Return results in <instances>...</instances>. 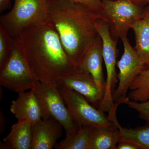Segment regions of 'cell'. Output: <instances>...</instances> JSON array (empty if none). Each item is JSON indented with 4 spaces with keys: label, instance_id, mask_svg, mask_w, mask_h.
<instances>
[{
    "label": "cell",
    "instance_id": "22",
    "mask_svg": "<svg viewBox=\"0 0 149 149\" xmlns=\"http://www.w3.org/2000/svg\"><path fill=\"white\" fill-rule=\"evenodd\" d=\"M88 7L92 10L100 13L101 10L102 0H72Z\"/></svg>",
    "mask_w": 149,
    "mask_h": 149
},
{
    "label": "cell",
    "instance_id": "5",
    "mask_svg": "<svg viewBox=\"0 0 149 149\" xmlns=\"http://www.w3.org/2000/svg\"><path fill=\"white\" fill-rule=\"evenodd\" d=\"M100 14L107 22L111 37L118 41L127 36L133 22L143 16L146 8L131 0H102Z\"/></svg>",
    "mask_w": 149,
    "mask_h": 149
},
{
    "label": "cell",
    "instance_id": "23",
    "mask_svg": "<svg viewBox=\"0 0 149 149\" xmlns=\"http://www.w3.org/2000/svg\"><path fill=\"white\" fill-rule=\"evenodd\" d=\"M116 149H141L135 144L128 142H120L118 144Z\"/></svg>",
    "mask_w": 149,
    "mask_h": 149
},
{
    "label": "cell",
    "instance_id": "25",
    "mask_svg": "<svg viewBox=\"0 0 149 149\" xmlns=\"http://www.w3.org/2000/svg\"><path fill=\"white\" fill-rule=\"evenodd\" d=\"M135 3L137 4L138 5L142 7H145V6L148 3V0H131Z\"/></svg>",
    "mask_w": 149,
    "mask_h": 149
},
{
    "label": "cell",
    "instance_id": "1",
    "mask_svg": "<svg viewBox=\"0 0 149 149\" xmlns=\"http://www.w3.org/2000/svg\"><path fill=\"white\" fill-rule=\"evenodd\" d=\"M14 43L37 81L57 85L78 70L48 19L27 27Z\"/></svg>",
    "mask_w": 149,
    "mask_h": 149
},
{
    "label": "cell",
    "instance_id": "26",
    "mask_svg": "<svg viewBox=\"0 0 149 149\" xmlns=\"http://www.w3.org/2000/svg\"><path fill=\"white\" fill-rule=\"evenodd\" d=\"M148 3L149 4V0H148Z\"/></svg>",
    "mask_w": 149,
    "mask_h": 149
},
{
    "label": "cell",
    "instance_id": "10",
    "mask_svg": "<svg viewBox=\"0 0 149 149\" xmlns=\"http://www.w3.org/2000/svg\"><path fill=\"white\" fill-rule=\"evenodd\" d=\"M102 43L98 34L83 54L77 64L78 69L89 72L95 81L102 100L105 88L103 71Z\"/></svg>",
    "mask_w": 149,
    "mask_h": 149
},
{
    "label": "cell",
    "instance_id": "13",
    "mask_svg": "<svg viewBox=\"0 0 149 149\" xmlns=\"http://www.w3.org/2000/svg\"><path fill=\"white\" fill-rule=\"evenodd\" d=\"M63 128L54 118H42L32 125V149H52L61 136Z\"/></svg>",
    "mask_w": 149,
    "mask_h": 149
},
{
    "label": "cell",
    "instance_id": "4",
    "mask_svg": "<svg viewBox=\"0 0 149 149\" xmlns=\"http://www.w3.org/2000/svg\"><path fill=\"white\" fill-rule=\"evenodd\" d=\"M32 90L40 104L42 118H54L58 121L64 129L66 138L74 134L79 125L72 117L57 85L37 81Z\"/></svg>",
    "mask_w": 149,
    "mask_h": 149
},
{
    "label": "cell",
    "instance_id": "6",
    "mask_svg": "<svg viewBox=\"0 0 149 149\" xmlns=\"http://www.w3.org/2000/svg\"><path fill=\"white\" fill-rule=\"evenodd\" d=\"M95 27L97 33L101 38L103 58L107 72L104 93L98 109L104 112H109L114 104L113 94L115 86L118 81L116 71L118 55V41L111 37L109 24L103 19H98Z\"/></svg>",
    "mask_w": 149,
    "mask_h": 149
},
{
    "label": "cell",
    "instance_id": "11",
    "mask_svg": "<svg viewBox=\"0 0 149 149\" xmlns=\"http://www.w3.org/2000/svg\"><path fill=\"white\" fill-rule=\"evenodd\" d=\"M10 110L19 122L33 125L42 118L40 104L32 90L18 93L17 98L11 102Z\"/></svg>",
    "mask_w": 149,
    "mask_h": 149
},
{
    "label": "cell",
    "instance_id": "9",
    "mask_svg": "<svg viewBox=\"0 0 149 149\" xmlns=\"http://www.w3.org/2000/svg\"><path fill=\"white\" fill-rule=\"evenodd\" d=\"M123 46V53L117 62L119 70L118 74V85L113 94L114 102L123 103L130 85L139 73L145 70L140 61L138 53L130 45L127 36L120 39Z\"/></svg>",
    "mask_w": 149,
    "mask_h": 149
},
{
    "label": "cell",
    "instance_id": "15",
    "mask_svg": "<svg viewBox=\"0 0 149 149\" xmlns=\"http://www.w3.org/2000/svg\"><path fill=\"white\" fill-rule=\"evenodd\" d=\"M131 29L135 36V50L145 69L149 68V8L143 16L133 22Z\"/></svg>",
    "mask_w": 149,
    "mask_h": 149
},
{
    "label": "cell",
    "instance_id": "7",
    "mask_svg": "<svg viewBox=\"0 0 149 149\" xmlns=\"http://www.w3.org/2000/svg\"><path fill=\"white\" fill-rule=\"evenodd\" d=\"M37 81L24 56L14 43L9 58L0 69V84L19 93L32 90Z\"/></svg>",
    "mask_w": 149,
    "mask_h": 149
},
{
    "label": "cell",
    "instance_id": "14",
    "mask_svg": "<svg viewBox=\"0 0 149 149\" xmlns=\"http://www.w3.org/2000/svg\"><path fill=\"white\" fill-rule=\"evenodd\" d=\"M119 103H114L109 112V119L114 123L120 131V142H128L138 146L141 149H149V123L134 128L123 127L118 122L116 112Z\"/></svg>",
    "mask_w": 149,
    "mask_h": 149
},
{
    "label": "cell",
    "instance_id": "20",
    "mask_svg": "<svg viewBox=\"0 0 149 149\" xmlns=\"http://www.w3.org/2000/svg\"><path fill=\"white\" fill-rule=\"evenodd\" d=\"M14 45V40L0 26V69L9 58Z\"/></svg>",
    "mask_w": 149,
    "mask_h": 149
},
{
    "label": "cell",
    "instance_id": "24",
    "mask_svg": "<svg viewBox=\"0 0 149 149\" xmlns=\"http://www.w3.org/2000/svg\"><path fill=\"white\" fill-rule=\"evenodd\" d=\"M11 0H0V13H1L9 7Z\"/></svg>",
    "mask_w": 149,
    "mask_h": 149
},
{
    "label": "cell",
    "instance_id": "12",
    "mask_svg": "<svg viewBox=\"0 0 149 149\" xmlns=\"http://www.w3.org/2000/svg\"><path fill=\"white\" fill-rule=\"evenodd\" d=\"M58 84L81 94L93 106L98 109L101 97L95 81L88 71L78 69L77 72L61 80Z\"/></svg>",
    "mask_w": 149,
    "mask_h": 149
},
{
    "label": "cell",
    "instance_id": "3",
    "mask_svg": "<svg viewBox=\"0 0 149 149\" xmlns=\"http://www.w3.org/2000/svg\"><path fill=\"white\" fill-rule=\"evenodd\" d=\"M49 0H14L12 9L0 17V26L14 40L31 25L48 19Z\"/></svg>",
    "mask_w": 149,
    "mask_h": 149
},
{
    "label": "cell",
    "instance_id": "2",
    "mask_svg": "<svg viewBox=\"0 0 149 149\" xmlns=\"http://www.w3.org/2000/svg\"><path fill=\"white\" fill-rule=\"evenodd\" d=\"M100 14L72 0H49L48 19L53 24L68 55L77 65L98 34Z\"/></svg>",
    "mask_w": 149,
    "mask_h": 149
},
{
    "label": "cell",
    "instance_id": "17",
    "mask_svg": "<svg viewBox=\"0 0 149 149\" xmlns=\"http://www.w3.org/2000/svg\"><path fill=\"white\" fill-rule=\"evenodd\" d=\"M120 138L119 129L113 123L94 127L89 149H116Z\"/></svg>",
    "mask_w": 149,
    "mask_h": 149
},
{
    "label": "cell",
    "instance_id": "16",
    "mask_svg": "<svg viewBox=\"0 0 149 149\" xmlns=\"http://www.w3.org/2000/svg\"><path fill=\"white\" fill-rule=\"evenodd\" d=\"M32 125L17 121L12 126L10 133L1 143L0 148L32 149Z\"/></svg>",
    "mask_w": 149,
    "mask_h": 149
},
{
    "label": "cell",
    "instance_id": "18",
    "mask_svg": "<svg viewBox=\"0 0 149 149\" xmlns=\"http://www.w3.org/2000/svg\"><path fill=\"white\" fill-rule=\"evenodd\" d=\"M94 128L90 125H79L74 134L56 144L54 148L57 149H89Z\"/></svg>",
    "mask_w": 149,
    "mask_h": 149
},
{
    "label": "cell",
    "instance_id": "19",
    "mask_svg": "<svg viewBox=\"0 0 149 149\" xmlns=\"http://www.w3.org/2000/svg\"><path fill=\"white\" fill-rule=\"evenodd\" d=\"M128 97L131 100L146 101L149 99V68L142 70L130 85Z\"/></svg>",
    "mask_w": 149,
    "mask_h": 149
},
{
    "label": "cell",
    "instance_id": "8",
    "mask_svg": "<svg viewBox=\"0 0 149 149\" xmlns=\"http://www.w3.org/2000/svg\"><path fill=\"white\" fill-rule=\"evenodd\" d=\"M57 85L72 117L78 125L95 127L112 124L104 112L93 106L81 94L61 84Z\"/></svg>",
    "mask_w": 149,
    "mask_h": 149
},
{
    "label": "cell",
    "instance_id": "21",
    "mask_svg": "<svg viewBox=\"0 0 149 149\" xmlns=\"http://www.w3.org/2000/svg\"><path fill=\"white\" fill-rule=\"evenodd\" d=\"M123 104L135 110L139 113L140 118L149 123V99L145 102H136L131 100L128 97Z\"/></svg>",
    "mask_w": 149,
    "mask_h": 149
}]
</instances>
